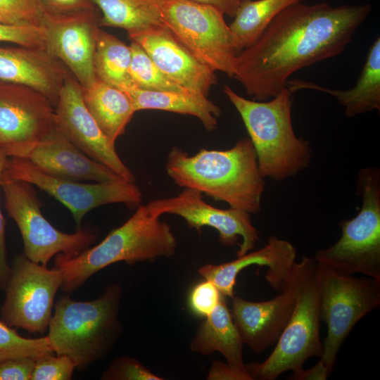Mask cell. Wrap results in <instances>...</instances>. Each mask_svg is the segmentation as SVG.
<instances>
[{
    "label": "cell",
    "mask_w": 380,
    "mask_h": 380,
    "mask_svg": "<svg viewBox=\"0 0 380 380\" xmlns=\"http://www.w3.org/2000/svg\"><path fill=\"white\" fill-rule=\"evenodd\" d=\"M6 170L13 179L36 186L55 198L72 213L77 229L91 210L110 203H123L129 208L141 205L142 194L133 182L84 183L49 175L27 159L8 158Z\"/></svg>",
    "instance_id": "cell-12"
},
{
    "label": "cell",
    "mask_w": 380,
    "mask_h": 380,
    "mask_svg": "<svg viewBox=\"0 0 380 380\" xmlns=\"http://www.w3.org/2000/svg\"><path fill=\"white\" fill-rule=\"evenodd\" d=\"M167 0H91L101 13L100 26L121 28L128 34L165 26L162 8Z\"/></svg>",
    "instance_id": "cell-26"
},
{
    "label": "cell",
    "mask_w": 380,
    "mask_h": 380,
    "mask_svg": "<svg viewBox=\"0 0 380 380\" xmlns=\"http://www.w3.org/2000/svg\"><path fill=\"white\" fill-rule=\"evenodd\" d=\"M372 11L369 3L289 6L237 55L234 77L253 100L267 101L296 72L342 53Z\"/></svg>",
    "instance_id": "cell-1"
},
{
    "label": "cell",
    "mask_w": 380,
    "mask_h": 380,
    "mask_svg": "<svg viewBox=\"0 0 380 380\" xmlns=\"http://www.w3.org/2000/svg\"><path fill=\"white\" fill-rule=\"evenodd\" d=\"M128 36L165 75L187 89L208 96L217 84L215 71L191 54L165 26Z\"/></svg>",
    "instance_id": "cell-18"
},
{
    "label": "cell",
    "mask_w": 380,
    "mask_h": 380,
    "mask_svg": "<svg viewBox=\"0 0 380 380\" xmlns=\"http://www.w3.org/2000/svg\"><path fill=\"white\" fill-rule=\"evenodd\" d=\"M54 108L56 126L73 144L123 179L134 183V176L87 110L82 88L71 74L65 79Z\"/></svg>",
    "instance_id": "cell-16"
},
{
    "label": "cell",
    "mask_w": 380,
    "mask_h": 380,
    "mask_svg": "<svg viewBox=\"0 0 380 380\" xmlns=\"http://www.w3.org/2000/svg\"><path fill=\"white\" fill-rule=\"evenodd\" d=\"M296 251L288 241L272 236L263 248L248 252L236 259L219 265L201 266L198 274L212 282L225 297H234L236 277L243 269L251 265L267 266L265 276L270 286L280 292L296 263Z\"/></svg>",
    "instance_id": "cell-19"
},
{
    "label": "cell",
    "mask_w": 380,
    "mask_h": 380,
    "mask_svg": "<svg viewBox=\"0 0 380 380\" xmlns=\"http://www.w3.org/2000/svg\"><path fill=\"white\" fill-rule=\"evenodd\" d=\"M44 11L50 15H67L96 8L91 0H39Z\"/></svg>",
    "instance_id": "cell-37"
},
{
    "label": "cell",
    "mask_w": 380,
    "mask_h": 380,
    "mask_svg": "<svg viewBox=\"0 0 380 380\" xmlns=\"http://www.w3.org/2000/svg\"><path fill=\"white\" fill-rule=\"evenodd\" d=\"M146 206L156 217L163 214L179 215L189 227L198 232L203 227L214 228L219 234L220 243L225 246H234L241 237L237 257L253 250L259 239L250 213L232 208H215L203 200L201 192L192 189L184 188L175 196L151 201Z\"/></svg>",
    "instance_id": "cell-14"
},
{
    "label": "cell",
    "mask_w": 380,
    "mask_h": 380,
    "mask_svg": "<svg viewBox=\"0 0 380 380\" xmlns=\"http://www.w3.org/2000/svg\"><path fill=\"white\" fill-rule=\"evenodd\" d=\"M243 345L227 305L226 297L222 295L214 310L199 325L189 348L191 351L206 356L219 352L228 365L248 374L243 360Z\"/></svg>",
    "instance_id": "cell-23"
},
{
    "label": "cell",
    "mask_w": 380,
    "mask_h": 380,
    "mask_svg": "<svg viewBox=\"0 0 380 380\" xmlns=\"http://www.w3.org/2000/svg\"><path fill=\"white\" fill-rule=\"evenodd\" d=\"M103 380H163L153 374L138 360L129 356L113 359L103 372Z\"/></svg>",
    "instance_id": "cell-32"
},
{
    "label": "cell",
    "mask_w": 380,
    "mask_h": 380,
    "mask_svg": "<svg viewBox=\"0 0 380 380\" xmlns=\"http://www.w3.org/2000/svg\"><path fill=\"white\" fill-rule=\"evenodd\" d=\"M286 87L294 92L310 89L335 97L345 108L348 118L374 110H380V37L371 45L360 75L350 89H335L300 80H289Z\"/></svg>",
    "instance_id": "cell-22"
},
{
    "label": "cell",
    "mask_w": 380,
    "mask_h": 380,
    "mask_svg": "<svg viewBox=\"0 0 380 380\" xmlns=\"http://www.w3.org/2000/svg\"><path fill=\"white\" fill-rule=\"evenodd\" d=\"M129 46L132 53L129 76L132 84L151 91H192L165 75L137 43L131 41Z\"/></svg>",
    "instance_id": "cell-29"
},
{
    "label": "cell",
    "mask_w": 380,
    "mask_h": 380,
    "mask_svg": "<svg viewBox=\"0 0 380 380\" xmlns=\"http://www.w3.org/2000/svg\"><path fill=\"white\" fill-rule=\"evenodd\" d=\"M296 288L293 266L282 290L274 298L262 302L232 298L233 320L244 344L253 353H260L277 342L293 312Z\"/></svg>",
    "instance_id": "cell-17"
},
{
    "label": "cell",
    "mask_w": 380,
    "mask_h": 380,
    "mask_svg": "<svg viewBox=\"0 0 380 380\" xmlns=\"http://www.w3.org/2000/svg\"><path fill=\"white\" fill-rule=\"evenodd\" d=\"M321 320L327 325L319 360L331 374L336 357L355 325L380 305V280L338 272L317 262Z\"/></svg>",
    "instance_id": "cell-8"
},
{
    "label": "cell",
    "mask_w": 380,
    "mask_h": 380,
    "mask_svg": "<svg viewBox=\"0 0 380 380\" xmlns=\"http://www.w3.org/2000/svg\"><path fill=\"white\" fill-rule=\"evenodd\" d=\"M55 108L37 90L0 80V150L27 158L55 127Z\"/></svg>",
    "instance_id": "cell-13"
},
{
    "label": "cell",
    "mask_w": 380,
    "mask_h": 380,
    "mask_svg": "<svg viewBox=\"0 0 380 380\" xmlns=\"http://www.w3.org/2000/svg\"><path fill=\"white\" fill-rule=\"evenodd\" d=\"M162 18L165 27L198 60L234 77L238 54L221 12L191 0H167Z\"/></svg>",
    "instance_id": "cell-10"
},
{
    "label": "cell",
    "mask_w": 380,
    "mask_h": 380,
    "mask_svg": "<svg viewBox=\"0 0 380 380\" xmlns=\"http://www.w3.org/2000/svg\"><path fill=\"white\" fill-rule=\"evenodd\" d=\"M75 369L69 357L51 354L35 361L30 380H70Z\"/></svg>",
    "instance_id": "cell-33"
},
{
    "label": "cell",
    "mask_w": 380,
    "mask_h": 380,
    "mask_svg": "<svg viewBox=\"0 0 380 380\" xmlns=\"http://www.w3.org/2000/svg\"><path fill=\"white\" fill-rule=\"evenodd\" d=\"M316 268L315 259L305 255L294 264L296 288L293 312L267 358L260 363L246 365L252 379L274 380L285 372L299 371L310 357H322V320Z\"/></svg>",
    "instance_id": "cell-6"
},
{
    "label": "cell",
    "mask_w": 380,
    "mask_h": 380,
    "mask_svg": "<svg viewBox=\"0 0 380 380\" xmlns=\"http://www.w3.org/2000/svg\"><path fill=\"white\" fill-rule=\"evenodd\" d=\"M177 241L170 225L153 215L146 205H139L121 226L97 245L73 258L59 253L54 267L63 272L61 290L70 294L96 273L118 262L133 265L175 255Z\"/></svg>",
    "instance_id": "cell-4"
},
{
    "label": "cell",
    "mask_w": 380,
    "mask_h": 380,
    "mask_svg": "<svg viewBox=\"0 0 380 380\" xmlns=\"http://www.w3.org/2000/svg\"><path fill=\"white\" fill-rule=\"evenodd\" d=\"M122 296L121 286L115 283L92 300L61 296L54 303L48 327L53 353L69 357L81 372L106 358L122 333Z\"/></svg>",
    "instance_id": "cell-3"
},
{
    "label": "cell",
    "mask_w": 380,
    "mask_h": 380,
    "mask_svg": "<svg viewBox=\"0 0 380 380\" xmlns=\"http://www.w3.org/2000/svg\"><path fill=\"white\" fill-rule=\"evenodd\" d=\"M82 96L99 127L115 146L135 113L129 97L120 89L99 79L89 87L82 89Z\"/></svg>",
    "instance_id": "cell-25"
},
{
    "label": "cell",
    "mask_w": 380,
    "mask_h": 380,
    "mask_svg": "<svg viewBox=\"0 0 380 380\" xmlns=\"http://www.w3.org/2000/svg\"><path fill=\"white\" fill-rule=\"evenodd\" d=\"M207 379L210 380H253L251 376L242 372L227 363L213 362Z\"/></svg>",
    "instance_id": "cell-39"
},
{
    "label": "cell",
    "mask_w": 380,
    "mask_h": 380,
    "mask_svg": "<svg viewBox=\"0 0 380 380\" xmlns=\"http://www.w3.org/2000/svg\"><path fill=\"white\" fill-rule=\"evenodd\" d=\"M357 194L362 205L355 217L343 220L341 236L330 247L317 251L315 260L338 272L361 274L380 280V170L360 169Z\"/></svg>",
    "instance_id": "cell-7"
},
{
    "label": "cell",
    "mask_w": 380,
    "mask_h": 380,
    "mask_svg": "<svg viewBox=\"0 0 380 380\" xmlns=\"http://www.w3.org/2000/svg\"><path fill=\"white\" fill-rule=\"evenodd\" d=\"M329 375L327 369L321 360L312 368L293 372L291 379L296 380H326Z\"/></svg>",
    "instance_id": "cell-40"
},
{
    "label": "cell",
    "mask_w": 380,
    "mask_h": 380,
    "mask_svg": "<svg viewBox=\"0 0 380 380\" xmlns=\"http://www.w3.org/2000/svg\"><path fill=\"white\" fill-rule=\"evenodd\" d=\"M222 296L217 288L205 279L191 289L189 297V307L196 315L207 317L218 305Z\"/></svg>",
    "instance_id": "cell-35"
},
{
    "label": "cell",
    "mask_w": 380,
    "mask_h": 380,
    "mask_svg": "<svg viewBox=\"0 0 380 380\" xmlns=\"http://www.w3.org/2000/svg\"><path fill=\"white\" fill-rule=\"evenodd\" d=\"M131 58L129 46L114 35L99 30L94 54L97 79L117 88L132 84L129 76Z\"/></svg>",
    "instance_id": "cell-28"
},
{
    "label": "cell",
    "mask_w": 380,
    "mask_h": 380,
    "mask_svg": "<svg viewBox=\"0 0 380 380\" xmlns=\"http://www.w3.org/2000/svg\"><path fill=\"white\" fill-rule=\"evenodd\" d=\"M34 364L29 358L0 362V380H30Z\"/></svg>",
    "instance_id": "cell-36"
},
{
    "label": "cell",
    "mask_w": 380,
    "mask_h": 380,
    "mask_svg": "<svg viewBox=\"0 0 380 380\" xmlns=\"http://www.w3.org/2000/svg\"><path fill=\"white\" fill-rule=\"evenodd\" d=\"M241 1V0H240Z\"/></svg>",
    "instance_id": "cell-42"
},
{
    "label": "cell",
    "mask_w": 380,
    "mask_h": 380,
    "mask_svg": "<svg viewBox=\"0 0 380 380\" xmlns=\"http://www.w3.org/2000/svg\"><path fill=\"white\" fill-rule=\"evenodd\" d=\"M129 99L136 111L159 110L196 117L208 131L217 125L221 109L207 96L194 91H151L134 84L120 88Z\"/></svg>",
    "instance_id": "cell-24"
},
{
    "label": "cell",
    "mask_w": 380,
    "mask_h": 380,
    "mask_svg": "<svg viewBox=\"0 0 380 380\" xmlns=\"http://www.w3.org/2000/svg\"><path fill=\"white\" fill-rule=\"evenodd\" d=\"M8 157L0 150V180L6 168ZM11 273L8 262L5 239V220L0 208V289L4 290Z\"/></svg>",
    "instance_id": "cell-38"
},
{
    "label": "cell",
    "mask_w": 380,
    "mask_h": 380,
    "mask_svg": "<svg viewBox=\"0 0 380 380\" xmlns=\"http://www.w3.org/2000/svg\"><path fill=\"white\" fill-rule=\"evenodd\" d=\"M5 208L20 232L23 253L30 260L46 265L61 253L68 258L78 255L97 238L94 232L80 228L74 233L63 232L43 215L42 203L32 184L12 178L4 170L0 180Z\"/></svg>",
    "instance_id": "cell-9"
},
{
    "label": "cell",
    "mask_w": 380,
    "mask_h": 380,
    "mask_svg": "<svg viewBox=\"0 0 380 380\" xmlns=\"http://www.w3.org/2000/svg\"><path fill=\"white\" fill-rule=\"evenodd\" d=\"M25 159L49 175L66 179L94 182L123 179L80 150L56 125Z\"/></svg>",
    "instance_id": "cell-21"
},
{
    "label": "cell",
    "mask_w": 380,
    "mask_h": 380,
    "mask_svg": "<svg viewBox=\"0 0 380 380\" xmlns=\"http://www.w3.org/2000/svg\"><path fill=\"white\" fill-rule=\"evenodd\" d=\"M303 1L241 0L229 25L237 54L251 45L279 13Z\"/></svg>",
    "instance_id": "cell-27"
},
{
    "label": "cell",
    "mask_w": 380,
    "mask_h": 380,
    "mask_svg": "<svg viewBox=\"0 0 380 380\" xmlns=\"http://www.w3.org/2000/svg\"><path fill=\"white\" fill-rule=\"evenodd\" d=\"M223 91L241 118L264 179L282 181L309 167L312 150L309 143L294 132L293 93L286 87L263 101L247 99L227 85Z\"/></svg>",
    "instance_id": "cell-5"
},
{
    "label": "cell",
    "mask_w": 380,
    "mask_h": 380,
    "mask_svg": "<svg viewBox=\"0 0 380 380\" xmlns=\"http://www.w3.org/2000/svg\"><path fill=\"white\" fill-rule=\"evenodd\" d=\"M63 281V272L54 267L16 255L11 265L1 320L30 334H43L53 315L54 298Z\"/></svg>",
    "instance_id": "cell-11"
},
{
    "label": "cell",
    "mask_w": 380,
    "mask_h": 380,
    "mask_svg": "<svg viewBox=\"0 0 380 380\" xmlns=\"http://www.w3.org/2000/svg\"><path fill=\"white\" fill-rule=\"evenodd\" d=\"M215 8L224 15L234 18L240 0H191Z\"/></svg>",
    "instance_id": "cell-41"
},
{
    "label": "cell",
    "mask_w": 380,
    "mask_h": 380,
    "mask_svg": "<svg viewBox=\"0 0 380 380\" xmlns=\"http://www.w3.org/2000/svg\"><path fill=\"white\" fill-rule=\"evenodd\" d=\"M45 15L39 0H0V23L43 27Z\"/></svg>",
    "instance_id": "cell-31"
},
{
    "label": "cell",
    "mask_w": 380,
    "mask_h": 380,
    "mask_svg": "<svg viewBox=\"0 0 380 380\" xmlns=\"http://www.w3.org/2000/svg\"><path fill=\"white\" fill-rule=\"evenodd\" d=\"M0 42H11L18 46L46 50V32L44 27L0 23Z\"/></svg>",
    "instance_id": "cell-34"
},
{
    "label": "cell",
    "mask_w": 380,
    "mask_h": 380,
    "mask_svg": "<svg viewBox=\"0 0 380 380\" xmlns=\"http://www.w3.org/2000/svg\"><path fill=\"white\" fill-rule=\"evenodd\" d=\"M46 336L30 338L20 336L15 328L0 321V362L16 359L37 360L53 354Z\"/></svg>",
    "instance_id": "cell-30"
},
{
    "label": "cell",
    "mask_w": 380,
    "mask_h": 380,
    "mask_svg": "<svg viewBox=\"0 0 380 380\" xmlns=\"http://www.w3.org/2000/svg\"><path fill=\"white\" fill-rule=\"evenodd\" d=\"M100 17L97 8L67 15L46 13L43 23L46 50L65 66L82 89L97 80L94 54Z\"/></svg>",
    "instance_id": "cell-15"
},
{
    "label": "cell",
    "mask_w": 380,
    "mask_h": 380,
    "mask_svg": "<svg viewBox=\"0 0 380 380\" xmlns=\"http://www.w3.org/2000/svg\"><path fill=\"white\" fill-rule=\"evenodd\" d=\"M69 75L65 66L44 49L0 46V80L30 87L54 107Z\"/></svg>",
    "instance_id": "cell-20"
},
{
    "label": "cell",
    "mask_w": 380,
    "mask_h": 380,
    "mask_svg": "<svg viewBox=\"0 0 380 380\" xmlns=\"http://www.w3.org/2000/svg\"><path fill=\"white\" fill-rule=\"evenodd\" d=\"M165 169L179 186L198 191L232 208L250 214L260 212L265 182L249 138L239 139L227 150L201 148L193 156L173 147Z\"/></svg>",
    "instance_id": "cell-2"
}]
</instances>
